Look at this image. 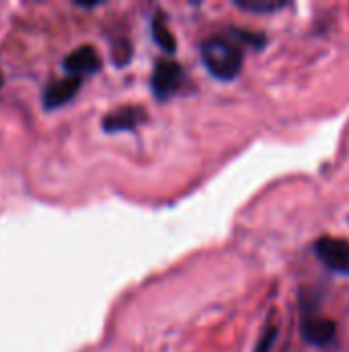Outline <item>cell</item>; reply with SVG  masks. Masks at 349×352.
Returning a JSON list of instances; mask_svg holds the SVG:
<instances>
[{"label": "cell", "mask_w": 349, "mask_h": 352, "mask_svg": "<svg viewBox=\"0 0 349 352\" xmlns=\"http://www.w3.org/2000/svg\"><path fill=\"white\" fill-rule=\"evenodd\" d=\"M200 56L206 70L220 80L237 78L243 68V52L226 37H208L200 45Z\"/></svg>", "instance_id": "obj_1"}, {"label": "cell", "mask_w": 349, "mask_h": 352, "mask_svg": "<svg viewBox=\"0 0 349 352\" xmlns=\"http://www.w3.org/2000/svg\"><path fill=\"white\" fill-rule=\"evenodd\" d=\"M181 85H183V68L173 60L167 58L158 60L150 78V87L156 99H169L181 89Z\"/></svg>", "instance_id": "obj_2"}, {"label": "cell", "mask_w": 349, "mask_h": 352, "mask_svg": "<svg viewBox=\"0 0 349 352\" xmlns=\"http://www.w3.org/2000/svg\"><path fill=\"white\" fill-rule=\"evenodd\" d=\"M319 260L333 272L349 276V241L339 237H321L315 243Z\"/></svg>", "instance_id": "obj_3"}, {"label": "cell", "mask_w": 349, "mask_h": 352, "mask_svg": "<svg viewBox=\"0 0 349 352\" xmlns=\"http://www.w3.org/2000/svg\"><path fill=\"white\" fill-rule=\"evenodd\" d=\"M64 70L70 76H88L101 68V56L93 45H80L64 58Z\"/></svg>", "instance_id": "obj_4"}, {"label": "cell", "mask_w": 349, "mask_h": 352, "mask_svg": "<svg viewBox=\"0 0 349 352\" xmlns=\"http://www.w3.org/2000/svg\"><path fill=\"white\" fill-rule=\"evenodd\" d=\"M302 336L306 342L315 344V346H325L335 338V322L309 314L302 320Z\"/></svg>", "instance_id": "obj_5"}, {"label": "cell", "mask_w": 349, "mask_h": 352, "mask_svg": "<svg viewBox=\"0 0 349 352\" xmlns=\"http://www.w3.org/2000/svg\"><path fill=\"white\" fill-rule=\"evenodd\" d=\"M80 78L78 76H68V78H62V80H53L47 85V89L43 91V103L47 109H53V107H60L64 103H68L80 89Z\"/></svg>", "instance_id": "obj_6"}, {"label": "cell", "mask_w": 349, "mask_h": 352, "mask_svg": "<svg viewBox=\"0 0 349 352\" xmlns=\"http://www.w3.org/2000/svg\"><path fill=\"white\" fill-rule=\"evenodd\" d=\"M146 120V113L142 107H134V105H128V107H119L117 111H111L105 122H103V128L107 132H119V130H134L140 122Z\"/></svg>", "instance_id": "obj_7"}, {"label": "cell", "mask_w": 349, "mask_h": 352, "mask_svg": "<svg viewBox=\"0 0 349 352\" xmlns=\"http://www.w3.org/2000/svg\"><path fill=\"white\" fill-rule=\"evenodd\" d=\"M152 35H154V41L165 50V52H169V54H173L175 52V37H173V33L169 31V27H167V23L160 19V14H156L154 16V21H152Z\"/></svg>", "instance_id": "obj_8"}, {"label": "cell", "mask_w": 349, "mask_h": 352, "mask_svg": "<svg viewBox=\"0 0 349 352\" xmlns=\"http://www.w3.org/2000/svg\"><path fill=\"white\" fill-rule=\"evenodd\" d=\"M234 4L247 12H274L286 6V2L280 0H234Z\"/></svg>", "instance_id": "obj_9"}, {"label": "cell", "mask_w": 349, "mask_h": 352, "mask_svg": "<svg viewBox=\"0 0 349 352\" xmlns=\"http://www.w3.org/2000/svg\"><path fill=\"white\" fill-rule=\"evenodd\" d=\"M276 336H278V330H276V328H267V330H265V334H263V338L259 340L257 351L255 352H269L272 344H274V340H276Z\"/></svg>", "instance_id": "obj_10"}, {"label": "cell", "mask_w": 349, "mask_h": 352, "mask_svg": "<svg viewBox=\"0 0 349 352\" xmlns=\"http://www.w3.org/2000/svg\"><path fill=\"white\" fill-rule=\"evenodd\" d=\"M0 85H2V72H0Z\"/></svg>", "instance_id": "obj_11"}]
</instances>
